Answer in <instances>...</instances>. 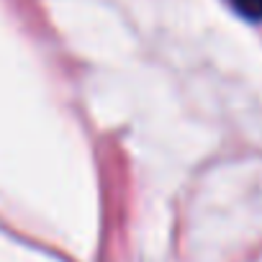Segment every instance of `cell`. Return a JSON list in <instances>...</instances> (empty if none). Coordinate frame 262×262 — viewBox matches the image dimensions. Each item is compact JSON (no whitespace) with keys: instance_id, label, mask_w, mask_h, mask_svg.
I'll list each match as a JSON object with an SVG mask.
<instances>
[{"instance_id":"1","label":"cell","mask_w":262,"mask_h":262,"mask_svg":"<svg viewBox=\"0 0 262 262\" xmlns=\"http://www.w3.org/2000/svg\"><path fill=\"white\" fill-rule=\"evenodd\" d=\"M226 3L247 21H262V0H226Z\"/></svg>"}]
</instances>
